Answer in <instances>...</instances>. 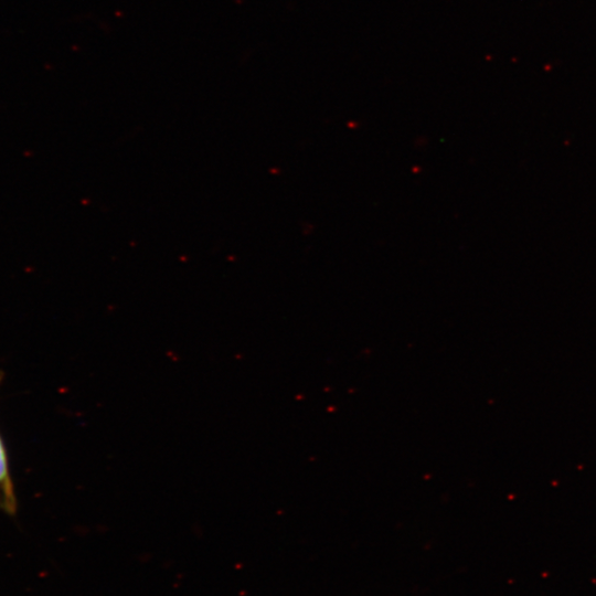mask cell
I'll return each mask as SVG.
<instances>
[{
  "instance_id": "obj_1",
  "label": "cell",
  "mask_w": 596,
  "mask_h": 596,
  "mask_svg": "<svg viewBox=\"0 0 596 596\" xmlns=\"http://www.w3.org/2000/svg\"><path fill=\"white\" fill-rule=\"evenodd\" d=\"M17 497L9 468L8 453L0 435V509L8 514L17 512Z\"/></svg>"
},
{
  "instance_id": "obj_2",
  "label": "cell",
  "mask_w": 596,
  "mask_h": 596,
  "mask_svg": "<svg viewBox=\"0 0 596 596\" xmlns=\"http://www.w3.org/2000/svg\"><path fill=\"white\" fill-rule=\"evenodd\" d=\"M1 380H2V373L0 372V382H1Z\"/></svg>"
}]
</instances>
